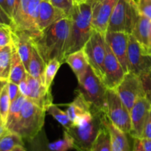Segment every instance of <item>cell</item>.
I'll return each instance as SVG.
<instances>
[{"label":"cell","mask_w":151,"mask_h":151,"mask_svg":"<svg viewBox=\"0 0 151 151\" xmlns=\"http://www.w3.org/2000/svg\"><path fill=\"white\" fill-rule=\"evenodd\" d=\"M70 24V17L64 18L41 31L37 35L30 37L32 45L46 64L54 58L58 59L62 64L65 62V51Z\"/></svg>","instance_id":"1"},{"label":"cell","mask_w":151,"mask_h":151,"mask_svg":"<svg viewBox=\"0 0 151 151\" xmlns=\"http://www.w3.org/2000/svg\"><path fill=\"white\" fill-rule=\"evenodd\" d=\"M104 111L92 106L89 113L78 116L72 125L65 131L72 137L74 149L78 151H91L93 144L104 126Z\"/></svg>","instance_id":"2"},{"label":"cell","mask_w":151,"mask_h":151,"mask_svg":"<svg viewBox=\"0 0 151 151\" xmlns=\"http://www.w3.org/2000/svg\"><path fill=\"white\" fill-rule=\"evenodd\" d=\"M69 17L71 24L65 58L71 53L82 50L91 37L94 30L91 24V0L75 3Z\"/></svg>","instance_id":"3"},{"label":"cell","mask_w":151,"mask_h":151,"mask_svg":"<svg viewBox=\"0 0 151 151\" xmlns=\"http://www.w3.org/2000/svg\"><path fill=\"white\" fill-rule=\"evenodd\" d=\"M46 113V110L26 98L19 120L10 132L19 134L25 141L32 138L43 129Z\"/></svg>","instance_id":"4"},{"label":"cell","mask_w":151,"mask_h":151,"mask_svg":"<svg viewBox=\"0 0 151 151\" xmlns=\"http://www.w3.org/2000/svg\"><path fill=\"white\" fill-rule=\"evenodd\" d=\"M140 15L135 0H119L110 18L107 31L131 34Z\"/></svg>","instance_id":"5"},{"label":"cell","mask_w":151,"mask_h":151,"mask_svg":"<svg viewBox=\"0 0 151 151\" xmlns=\"http://www.w3.org/2000/svg\"><path fill=\"white\" fill-rule=\"evenodd\" d=\"M78 81V94H81L92 106L105 111L108 88L91 66H88L83 75Z\"/></svg>","instance_id":"6"},{"label":"cell","mask_w":151,"mask_h":151,"mask_svg":"<svg viewBox=\"0 0 151 151\" xmlns=\"http://www.w3.org/2000/svg\"><path fill=\"white\" fill-rule=\"evenodd\" d=\"M105 113L111 122L127 134L131 131L130 111L115 89H107Z\"/></svg>","instance_id":"7"},{"label":"cell","mask_w":151,"mask_h":151,"mask_svg":"<svg viewBox=\"0 0 151 151\" xmlns=\"http://www.w3.org/2000/svg\"><path fill=\"white\" fill-rule=\"evenodd\" d=\"M105 35L94 29L91 37L83 48L88 64L102 81L104 76V61L106 55Z\"/></svg>","instance_id":"8"},{"label":"cell","mask_w":151,"mask_h":151,"mask_svg":"<svg viewBox=\"0 0 151 151\" xmlns=\"http://www.w3.org/2000/svg\"><path fill=\"white\" fill-rule=\"evenodd\" d=\"M115 90L129 111L139 99L145 97L141 78L132 72L125 74Z\"/></svg>","instance_id":"9"},{"label":"cell","mask_w":151,"mask_h":151,"mask_svg":"<svg viewBox=\"0 0 151 151\" xmlns=\"http://www.w3.org/2000/svg\"><path fill=\"white\" fill-rule=\"evenodd\" d=\"M128 58L129 72L141 77L151 72V55L146 54L132 34H130L128 39Z\"/></svg>","instance_id":"10"},{"label":"cell","mask_w":151,"mask_h":151,"mask_svg":"<svg viewBox=\"0 0 151 151\" xmlns=\"http://www.w3.org/2000/svg\"><path fill=\"white\" fill-rule=\"evenodd\" d=\"M119 0H91L93 29L106 35L109 20Z\"/></svg>","instance_id":"11"},{"label":"cell","mask_w":151,"mask_h":151,"mask_svg":"<svg viewBox=\"0 0 151 151\" xmlns=\"http://www.w3.org/2000/svg\"><path fill=\"white\" fill-rule=\"evenodd\" d=\"M106 48V55L104 61V76L103 82L109 89H116L126 73L107 43Z\"/></svg>","instance_id":"12"},{"label":"cell","mask_w":151,"mask_h":151,"mask_svg":"<svg viewBox=\"0 0 151 151\" xmlns=\"http://www.w3.org/2000/svg\"><path fill=\"white\" fill-rule=\"evenodd\" d=\"M130 34L124 32H109L105 35L106 41L118 59L125 73L129 72V63L128 58V39Z\"/></svg>","instance_id":"13"},{"label":"cell","mask_w":151,"mask_h":151,"mask_svg":"<svg viewBox=\"0 0 151 151\" xmlns=\"http://www.w3.org/2000/svg\"><path fill=\"white\" fill-rule=\"evenodd\" d=\"M151 109V103L145 97L139 99L130 111L131 131L130 135L133 138H142L146 122Z\"/></svg>","instance_id":"14"},{"label":"cell","mask_w":151,"mask_h":151,"mask_svg":"<svg viewBox=\"0 0 151 151\" xmlns=\"http://www.w3.org/2000/svg\"><path fill=\"white\" fill-rule=\"evenodd\" d=\"M27 81L29 88L28 98L47 111L49 106H51L53 102L51 90H49L44 84L32 78L28 73L27 75Z\"/></svg>","instance_id":"15"},{"label":"cell","mask_w":151,"mask_h":151,"mask_svg":"<svg viewBox=\"0 0 151 151\" xmlns=\"http://www.w3.org/2000/svg\"><path fill=\"white\" fill-rule=\"evenodd\" d=\"M69 16L65 12L55 7L49 1L41 0L40 3L39 14L38 19V27L39 31L44 30L55 22Z\"/></svg>","instance_id":"16"},{"label":"cell","mask_w":151,"mask_h":151,"mask_svg":"<svg viewBox=\"0 0 151 151\" xmlns=\"http://www.w3.org/2000/svg\"><path fill=\"white\" fill-rule=\"evenodd\" d=\"M13 44L16 47L27 71H28L32 51V44L30 35L24 31L14 30L12 32Z\"/></svg>","instance_id":"17"},{"label":"cell","mask_w":151,"mask_h":151,"mask_svg":"<svg viewBox=\"0 0 151 151\" xmlns=\"http://www.w3.org/2000/svg\"><path fill=\"white\" fill-rule=\"evenodd\" d=\"M41 1V0H30L26 17L18 31H24L30 35V37H33L39 33L40 31L38 27V19Z\"/></svg>","instance_id":"18"},{"label":"cell","mask_w":151,"mask_h":151,"mask_svg":"<svg viewBox=\"0 0 151 151\" xmlns=\"http://www.w3.org/2000/svg\"><path fill=\"white\" fill-rule=\"evenodd\" d=\"M103 123L110 134L112 151H131L129 142L125 133L115 126L105 114Z\"/></svg>","instance_id":"19"},{"label":"cell","mask_w":151,"mask_h":151,"mask_svg":"<svg viewBox=\"0 0 151 151\" xmlns=\"http://www.w3.org/2000/svg\"><path fill=\"white\" fill-rule=\"evenodd\" d=\"M134 38L141 44L146 53L151 35V20L145 16L140 15L132 32Z\"/></svg>","instance_id":"20"},{"label":"cell","mask_w":151,"mask_h":151,"mask_svg":"<svg viewBox=\"0 0 151 151\" xmlns=\"http://www.w3.org/2000/svg\"><path fill=\"white\" fill-rule=\"evenodd\" d=\"M27 71L16 50V47L12 44V58L10 66V76L8 82L14 83L19 85L21 81L27 78Z\"/></svg>","instance_id":"21"},{"label":"cell","mask_w":151,"mask_h":151,"mask_svg":"<svg viewBox=\"0 0 151 151\" xmlns=\"http://www.w3.org/2000/svg\"><path fill=\"white\" fill-rule=\"evenodd\" d=\"M65 62L69 64L78 79L83 75L89 66L87 58L83 49L66 56Z\"/></svg>","instance_id":"22"},{"label":"cell","mask_w":151,"mask_h":151,"mask_svg":"<svg viewBox=\"0 0 151 151\" xmlns=\"http://www.w3.org/2000/svg\"><path fill=\"white\" fill-rule=\"evenodd\" d=\"M46 63L40 55L38 50L32 45V55L29 61L27 73L32 78H35L44 84V73L46 69Z\"/></svg>","instance_id":"23"},{"label":"cell","mask_w":151,"mask_h":151,"mask_svg":"<svg viewBox=\"0 0 151 151\" xmlns=\"http://www.w3.org/2000/svg\"><path fill=\"white\" fill-rule=\"evenodd\" d=\"M91 108L92 106L87 102L81 94H78L75 100L68 104V108L66 112L73 123L78 116L89 113L91 111Z\"/></svg>","instance_id":"24"},{"label":"cell","mask_w":151,"mask_h":151,"mask_svg":"<svg viewBox=\"0 0 151 151\" xmlns=\"http://www.w3.org/2000/svg\"><path fill=\"white\" fill-rule=\"evenodd\" d=\"M26 98L27 97H25L23 94H20L14 101L10 103V111H9L7 122H6L5 124V126L7 127L9 131H11L12 128L14 127L17 121L19 120L22 108L23 106V104Z\"/></svg>","instance_id":"25"},{"label":"cell","mask_w":151,"mask_h":151,"mask_svg":"<svg viewBox=\"0 0 151 151\" xmlns=\"http://www.w3.org/2000/svg\"><path fill=\"white\" fill-rule=\"evenodd\" d=\"M27 151H52L50 147V142L45 131L43 128L37 135L26 140Z\"/></svg>","instance_id":"26"},{"label":"cell","mask_w":151,"mask_h":151,"mask_svg":"<svg viewBox=\"0 0 151 151\" xmlns=\"http://www.w3.org/2000/svg\"><path fill=\"white\" fill-rule=\"evenodd\" d=\"M12 44L2 47L0 52V81H8L11 66Z\"/></svg>","instance_id":"27"},{"label":"cell","mask_w":151,"mask_h":151,"mask_svg":"<svg viewBox=\"0 0 151 151\" xmlns=\"http://www.w3.org/2000/svg\"><path fill=\"white\" fill-rule=\"evenodd\" d=\"M24 145L22 137L16 133L8 131L0 137V151H12L15 147Z\"/></svg>","instance_id":"28"},{"label":"cell","mask_w":151,"mask_h":151,"mask_svg":"<svg viewBox=\"0 0 151 151\" xmlns=\"http://www.w3.org/2000/svg\"><path fill=\"white\" fill-rule=\"evenodd\" d=\"M91 151H112L110 134L105 125L100 130L97 139L94 141Z\"/></svg>","instance_id":"29"},{"label":"cell","mask_w":151,"mask_h":151,"mask_svg":"<svg viewBox=\"0 0 151 151\" xmlns=\"http://www.w3.org/2000/svg\"><path fill=\"white\" fill-rule=\"evenodd\" d=\"M47 113L52 116L65 129H68L73 124L72 120L69 119L67 113L62 111L61 109H59L58 106L53 103L49 106L47 110Z\"/></svg>","instance_id":"30"},{"label":"cell","mask_w":151,"mask_h":151,"mask_svg":"<svg viewBox=\"0 0 151 151\" xmlns=\"http://www.w3.org/2000/svg\"><path fill=\"white\" fill-rule=\"evenodd\" d=\"M62 63L58 59L54 58L50 60L46 65L45 73H44V86L51 90L52 81Z\"/></svg>","instance_id":"31"},{"label":"cell","mask_w":151,"mask_h":151,"mask_svg":"<svg viewBox=\"0 0 151 151\" xmlns=\"http://www.w3.org/2000/svg\"><path fill=\"white\" fill-rule=\"evenodd\" d=\"M8 83V82H7ZM6 83L0 94V117L5 125L10 107V99L8 92V83Z\"/></svg>","instance_id":"32"},{"label":"cell","mask_w":151,"mask_h":151,"mask_svg":"<svg viewBox=\"0 0 151 151\" xmlns=\"http://www.w3.org/2000/svg\"><path fill=\"white\" fill-rule=\"evenodd\" d=\"M50 147L52 151H68L71 149H74L73 139L66 131H64L63 138L54 142L50 143Z\"/></svg>","instance_id":"33"},{"label":"cell","mask_w":151,"mask_h":151,"mask_svg":"<svg viewBox=\"0 0 151 151\" xmlns=\"http://www.w3.org/2000/svg\"><path fill=\"white\" fill-rule=\"evenodd\" d=\"M29 1H30V0H20L17 13H16L14 19H13V29L15 30L19 29V28L23 24L25 17H26Z\"/></svg>","instance_id":"34"},{"label":"cell","mask_w":151,"mask_h":151,"mask_svg":"<svg viewBox=\"0 0 151 151\" xmlns=\"http://www.w3.org/2000/svg\"><path fill=\"white\" fill-rule=\"evenodd\" d=\"M13 27L10 25L0 24V47H4L13 44Z\"/></svg>","instance_id":"35"},{"label":"cell","mask_w":151,"mask_h":151,"mask_svg":"<svg viewBox=\"0 0 151 151\" xmlns=\"http://www.w3.org/2000/svg\"><path fill=\"white\" fill-rule=\"evenodd\" d=\"M49 1L55 7L65 12L69 17L74 7V0H50Z\"/></svg>","instance_id":"36"},{"label":"cell","mask_w":151,"mask_h":151,"mask_svg":"<svg viewBox=\"0 0 151 151\" xmlns=\"http://www.w3.org/2000/svg\"><path fill=\"white\" fill-rule=\"evenodd\" d=\"M140 14L151 20V0H137Z\"/></svg>","instance_id":"37"},{"label":"cell","mask_w":151,"mask_h":151,"mask_svg":"<svg viewBox=\"0 0 151 151\" xmlns=\"http://www.w3.org/2000/svg\"><path fill=\"white\" fill-rule=\"evenodd\" d=\"M144 87L145 97L151 103V72L140 77Z\"/></svg>","instance_id":"38"},{"label":"cell","mask_w":151,"mask_h":151,"mask_svg":"<svg viewBox=\"0 0 151 151\" xmlns=\"http://www.w3.org/2000/svg\"><path fill=\"white\" fill-rule=\"evenodd\" d=\"M8 92L9 96H10V102H13L19 96L20 93V90H19V87L18 84L14 83L12 82H8Z\"/></svg>","instance_id":"39"},{"label":"cell","mask_w":151,"mask_h":151,"mask_svg":"<svg viewBox=\"0 0 151 151\" xmlns=\"http://www.w3.org/2000/svg\"><path fill=\"white\" fill-rule=\"evenodd\" d=\"M7 3L8 5L10 14L13 21V19H14L15 16L17 13L18 8H19L20 0H7Z\"/></svg>","instance_id":"40"},{"label":"cell","mask_w":151,"mask_h":151,"mask_svg":"<svg viewBox=\"0 0 151 151\" xmlns=\"http://www.w3.org/2000/svg\"><path fill=\"white\" fill-rule=\"evenodd\" d=\"M0 24L10 25L12 27L13 25V21L12 18L4 11L1 6H0Z\"/></svg>","instance_id":"41"},{"label":"cell","mask_w":151,"mask_h":151,"mask_svg":"<svg viewBox=\"0 0 151 151\" xmlns=\"http://www.w3.org/2000/svg\"><path fill=\"white\" fill-rule=\"evenodd\" d=\"M19 87L21 94H23L25 97L28 98L29 96V86H28L27 81V78L21 81L20 83L19 84Z\"/></svg>","instance_id":"42"},{"label":"cell","mask_w":151,"mask_h":151,"mask_svg":"<svg viewBox=\"0 0 151 151\" xmlns=\"http://www.w3.org/2000/svg\"><path fill=\"white\" fill-rule=\"evenodd\" d=\"M142 138H147L150 139H151V109L150 111V114H149L148 116V119H147L145 124V126L144 131H143V134Z\"/></svg>","instance_id":"43"},{"label":"cell","mask_w":151,"mask_h":151,"mask_svg":"<svg viewBox=\"0 0 151 151\" xmlns=\"http://www.w3.org/2000/svg\"><path fill=\"white\" fill-rule=\"evenodd\" d=\"M133 151H145L144 149V147H143L142 139L140 138H134Z\"/></svg>","instance_id":"44"},{"label":"cell","mask_w":151,"mask_h":151,"mask_svg":"<svg viewBox=\"0 0 151 151\" xmlns=\"http://www.w3.org/2000/svg\"><path fill=\"white\" fill-rule=\"evenodd\" d=\"M143 147L145 151H151V139L147 138H142Z\"/></svg>","instance_id":"45"},{"label":"cell","mask_w":151,"mask_h":151,"mask_svg":"<svg viewBox=\"0 0 151 151\" xmlns=\"http://www.w3.org/2000/svg\"><path fill=\"white\" fill-rule=\"evenodd\" d=\"M0 6L4 9V11L9 15V16L11 17L10 14V11H9V8H8V5H7V0H0Z\"/></svg>","instance_id":"46"},{"label":"cell","mask_w":151,"mask_h":151,"mask_svg":"<svg viewBox=\"0 0 151 151\" xmlns=\"http://www.w3.org/2000/svg\"><path fill=\"white\" fill-rule=\"evenodd\" d=\"M9 131V130L7 129V127L5 126V125L4 124H0V137H1L2 135L5 134L6 133H7Z\"/></svg>","instance_id":"47"},{"label":"cell","mask_w":151,"mask_h":151,"mask_svg":"<svg viewBox=\"0 0 151 151\" xmlns=\"http://www.w3.org/2000/svg\"><path fill=\"white\" fill-rule=\"evenodd\" d=\"M146 54H148L151 55V35L150 37V40H149V44L148 47H147V50H146Z\"/></svg>","instance_id":"48"},{"label":"cell","mask_w":151,"mask_h":151,"mask_svg":"<svg viewBox=\"0 0 151 151\" xmlns=\"http://www.w3.org/2000/svg\"><path fill=\"white\" fill-rule=\"evenodd\" d=\"M12 151H27V149L25 148L24 146H19V147H15Z\"/></svg>","instance_id":"49"},{"label":"cell","mask_w":151,"mask_h":151,"mask_svg":"<svg viewBox=\"0 0 151 151\" xmlns=\"http://www.w3.org/2000/svg\"><path fill=\"white\" fill-rule=\"evenodd\" d=\"M8 82V81H0V94H1V90H2L3 87L4 86V85H5Z\"/></svg>","instance_id":"50"},{"label":"cell","mask_w":151,"mask_h":151,"mask_svg":"<svg viewBox=\"0 0 151 151\" xmlns=\"http://www.w3.org/2000/svg\"><path fill=\"white\" fill-rule=\"evenodd\" d=\"M0 124H4V123H3V122H2V120H1V117H0Z\"/></svg>","instance_id":"51"},{"label":"cell","mask_w":151,"mask_h":151,"mask_svg":"<svg viewBox=\"0 0 151 151\" xmlns=\"http://www.w3.org/2000/svg\"><path fill=\"white\" fill-rule=\"evenodd\" d=\"M1 50H2V47H0V52H1Z\"/></svg>","instance_id":"52"},{"label":"cell","mask_w":151,"mask_h":151,"mask_svg":"<svg viewBox=\"0 0 151 151\" xmlns=\"http://www.w3.org/2000/svg\"><path fill=\"white\" fill-rule=\"evenodd\" d=\"M46 1H50V0H46Z\"/></svg>","instance_id":"53"},{"label":"cell","mask_w":151,"mask_h":151,"mask_svg":"<svg viewBox=\"0 0 151 151\" xmlns=\"http://www.w3.org/2000/svg\"><path fill=\"white\" fill-rule=\"evenodd\" d=\"M135 1H137V0H135Z\"/></svg>","instance_id":"54"}]
</instances>
